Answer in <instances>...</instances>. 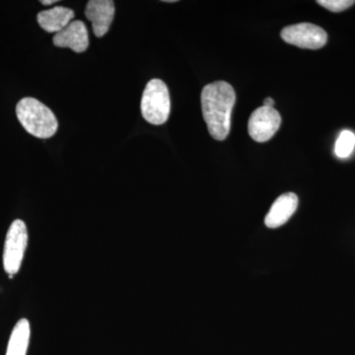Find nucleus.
Here are the masks:
<instances>
[{"label":"nucleus","mask_w":355,"mask_h":355,"mask_svg":"<svg viewBox=\"0 0 355 355\" xmlns=\"http://www.w3.org/2000/svg\"><path fill=\"white\" fill-rule=\"evenodd\" d=\"M203 119L210 135L224 140L230 132L231 114L236 102L234 88L225 81H216L203 87L202 96Z\"/></svg>","instance_id":"nucleus-1"},{"label":"nucleus","mask_w":355,"mask_h":355,"mask_svg":"<svg viewBox=\"0 0 355 355\" xmlns=\"http://www.w3.org/2000/svg\"><path fill=\"white\" fill-rule=\"evenodd\" d=\"M16 114L22 127L38 139H50L57 132L58 123L55 114L35 98H23L16 107Z\"/></svg>","instance_id":"nucleus-2"},{"label":"nucleus","mask_w":355,"mask_h":355,"mask_svg":"<svg viewBox=\"0 0 355 355\" xmlns=\"http://www.w3.org/2000/svg\"><path fill=\"white\" fill-rule=\"evenodd\" d=\"M142 116L151 125H160L167 121L171 112V100L167 85L160 79L147 83L140 104Z\"/></svg>","instance_id":"nucleus-3"},{"label":"nucleus","mask_w":355,"mask_h":355,"mask_svg":"<svg viewBox=\"0 0 355 355\" xmlns=\"http://www.w3.org/2000/svg\"><path fill=\"white\" fill-rule=\"evenodd\" d=\"M27 245L28 231L25 222L16 219L7 232L3 251V268L10 279L19 272Z\"/></svg>","instance_id":"nucleus-4"},{"label":"nucleus","mask_w":355,"mask_h":355,"mask_svg":"<svg viewBox=\"0 0 355 355\" xmlns=\"http://www.w3.org/2000/svg\"><path fill=\"white\" fill-rule=\"evenodd\" d=\"M282 38L286 43L298 48L318 50L327 44L328 35L319 26L311 23H300L284 28L282 31Z\"/></svg>","instance_id":"nucleus-5"},{"label":"nucleus","mask_w":355,"mask_h":355,"mask_svg":"<svg viewBox=\"0 0 355 355\" xmlns=\"http://www.w3.org/2000/svg\"><path fill=\"white\" fill-rule=\"evenodd\" d=\"M282 123L279 112L270 107H260L253 112L248 123L250 137L257 142H266L277 133Z\"/></svg>","instance_id":"nucleus-6"},{"label":"nucleus","mask_w":355,"mask_h":355,"mask_svg":"<svg viewBox=\"0 0 355 355\" xmlns=\"http://www.w3.org/2000/svg\"><path fill=\"white\" fill-rule=\"evenodd\" d=\"M85 16L97 38L109 32L114 16V3L112 0H90L85 9Z\"/></svg>","instance_id":"nucleus-7"},{"label":"nucleus","mask_w":355,"mask_h":355,"mask_svg":"<svg viewBox=\"0 0 355 355\" xmlns=\"http://www.w3.org/2000/svg\"><path fill=\"white\" fill-rule=\"evenodd\" d=\"M53 44L58 48H69L77 53L88 49V31L83 21H72L62 31L53 36Z\"/></svg>","instance_id":"nucleus-8"},{"label":"nucleus","mask_w":355,"mask_h":355,"mask_svg":"<svg viewBox=\"0 0 355 355\" xmlns=\"http://www.w3.org/2000/svg\"><path fill=\"white\" fill-rule=\"evenodd\" d=\"M298 207V197L293 193H284L275 200L265 218L268 228L284 225L293 216Z\"/></svg>","instance_id":"nucleus-9"},{"label":"nucleus","mask_w":355,"mask_h":355,"mask_svg":"<svg viewBox=\"0 0 355 355\" xmlns=\"http://www.w3.org/2000/svg\"><path fill=\"white\" fill-rule=\"evenodd\" d=\"M73 18V10L64 6H55L49 10L41 11L37 16L42 29L48 33H55V34L64 30L72 22L71 20Z\"/></svg>","instance_id":"nucleus-10"},{"label":"nucleus","mask_w":355,"mask_h":355,"mask_svg":"<svg viewBox=\"0 0 355 355\" xmlns=\"http://www.w3.org/2000/svg\"><path fill=\"white\" fill-rule=\"evenodd\" d=\"M31 328L27 319H21L14 327L10 338H9L8 347H7L6 355H26L28 347H29Z\"/></svg>","instance_id":"nucleus-11"},{"label":"nucleus","mask_w":355,"mask_h":355,"mask_svg":"<svg viewBox=\"0 0 355 355\" xmlns=\"http://www.w3.org/2000/svg\"><path fill=\"white\" fill-rule=\"evenodd\" d=\"M355 135L349 130H343L336 141L335 153L338 157L347 158L354 153Z\"/></svg>","instance_id":"nucleus-12"},{"label":"nucleus","mask_w":355,"mask_h":355,"mask_svg":"<svg viewBox=\"0 0 355 355\" xmlns=\"http://www.w3.org/2000/svg\"><path fill=\"white\" fill-rule=\"evenodd\" d=\"M318 4L331 11V12H342L354 6V0H318Z\"/></svg>","instance_id":"nucleus-13"},{"label":"nucleus","mask_w":355,"mask_h":355,"mask_svg":"<svg viewBox=\"0 0 355 355\" xmlns=\"http://www.w3.org/2000/svg\"><path fill=\"white\" fill-rule=\"evenodd\" d=\"M273 105H275V101H273L272 98H266L265 101H263V106L273 108Z\"/></svg>","instance_id":"nucleus-14"},{"label":"nucleus","mask_w":355,"mask_h":355,"mask_svg":"<svg viewBox=\"0 0 355 355\" xmlns=\"http://www.w3.org/2000/svg\"><path fill=\"white\" fill-rule=\"evenodd\" d=\"M40 2L44 4V6H51V4L57 3L58 0H48V1L46 0H41Z\"/></svg>","instance_id":"nucleus-15"}]
</instances>
